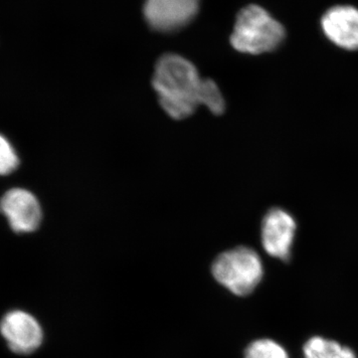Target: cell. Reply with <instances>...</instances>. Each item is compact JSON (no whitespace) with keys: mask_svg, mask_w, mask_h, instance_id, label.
I'll use <instances>...</instances> for the list:
<instances>
[{"mask_svg":"<svg viewBox=\"0 0 358 358\" xmlns=\"http://www.w3.org/2000/svg\"><path fill=\"white\" fill-rule=\"evenodd\" d=\"M206 82L192 62L174 53L159 59L152 76L160 106L174 120L186 119L203 106Z\"/></svg>","mask_w":358,"mask_h":358,"instance_id":"cell-1","label":"cell"},{"mask_svg":"<svg viewBox=\"0 0 358 358\" xmlns=\"http://www.w3.org/2000/svg\"><path fill=\"white\" fill-rule=\"evenodd\" d=\"M285 36L279 21L263 7L251 4L238 13L230 42L235 50L257 55L275 50Z\"/></svg>","mask_w":358,"mask_h":358,"instance_id":"cell-2","label":"cell"},{"mask_svg":"<svg viewBox=\"0 0 358 358\" xmlns=\"http://www.w3.org/2000/svg\"><path fill=\"white\" fill-rule=\"evenodd\" d=\"M216 281L237 296L251 294L262 280V261L249 247H236L219 255L212 266Z\"/></svg>","mask_w":358,"mask_h":358,"instance_id":"cell-3","label":"cell"},{"mask_svg":"<svg viewBox=\"0 0 358 358\" xmlns=\"http://www.w3.org/2000/svg\"><path fill=\"white\" fill-rule=\"evenodd\" d=\"M200 0H145L143 17L157 32L178 31L199 13Z\"/></svg>","mask_w":358,"mask_h":358,"instance_id":"cell-4","label":"cell"},{"mask_svg":"<svg viewBox=\"0 0 358 358\" xmlns=\"http://www.w3.org/2000/svg\"><path fill=\"white\" fill-rule=\"evenodd\" d=\"M0 213L8 221L10 229L18 234L38 229L43 216L38 199L29 190L18 187L2 195Z\"/></svg>","mask_w":358,"mask_h":358,"instance_id":"cell-5","label":"cell"},{"mask_svg":"<svg viewBox=\"0 0 358 358\" xmlns=\"http://www.w3.org/2000/svg\"><path fill=\"white\" fill-rule=\"evenodd\" d=\"M0 333L16 355H30L38 350L43 341V331L38 320L24 310L7 313L0 322Z\"/></svg>","mask_w":358,"mask_h":358,"instance_id":"cell-6","label":"cell"},{"mask_svg":"<svg viewBox=\"0 0 358 358\" xmlns=\"http://www.w3.org/2000/svg\"><path fill=\"white\" fill-rule=\"evenodd\" d=\"M296 227L293 216L282 209L273 208L266 214L262 224V244L268 255L289 260Z\"/></svg>","mask_w":358,"mask_h":358,"instance_id":"cell-7","label":"cell"},{"mask_svg":"<svg viewBox=\"0 0 358 358\" xmlns=\"http://www.w3.org/2000/svg\"><path fill=\"white\" fill-rule=\"evenodd\" d=\"M322 28L327 38L341 48L358 50V8L331 7L322 15Z\"/></svg>","mask_w":358,"mask_h":358,"instance_id":"cell-8","label":"cell"},{"mask_svg":"<svg viewBox=\"0 0 358 358\" xmlns=\"http://www.w3.org/2000/svg\"><path fill=\"white\" fill-rule=\"evenodd\" d=\"M305 358H357L350 348L329 339L315 336L303 346Z\"/></svg>","mask_w":358,"mask_h":358,"instance_id":"cell-9","label":"cell"},{"mask_svg":"<svg viewBox=\"0 0 358 358\" xmlns=\"http://www.w3.org/2000/svg\"><path fill=\"white\" fill-rule=\"evenodd\" d=\"M245 358H289V355L285 348L275 341L259 339L247 348Z\"/></svg>","mask_w":358,"mask_h":358,"instance_id":"cell-10","label":"cell"},{"mask_svg":"<svg viewBox=\"0 0 358 358\" xmlns=\"http://www.w3.org/2000/svg\"><path fill=\"white\" fill-rule=\"evenodd\" d=\"M20 157L10 141L0 134V176L13 173L20 166Z\"/></svg>","mask_w":358,"mask_h":358,"instance_id":"cell-11","label":"cell"}]
</instances>
